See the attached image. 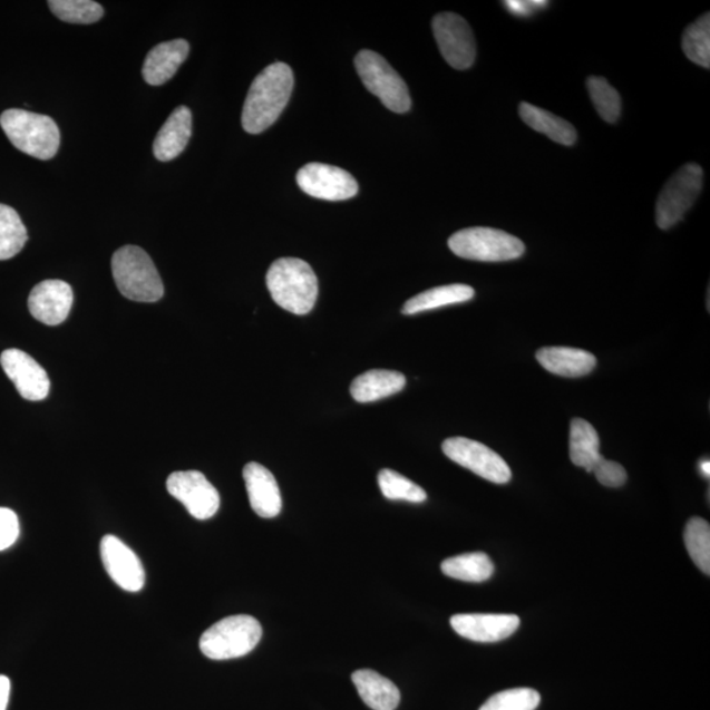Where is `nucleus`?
<instances>
[{
    "instance_id": "23",
    "label": "nucleus",
    "mask_w": 710,
    "mask_h": 710,
    "mask_svg": "<svg viewBox=\"0 0 710 710\" xmlns=\"http://www.w3.org/2000/svg\"><path fill=\"white\" fill-rule=\"evenodd\" d=\"M570 458L575 466L592 473L603 459L597 431L589 421L574 419L570 428Z\"/></svg>"
},
{
    "instance_id": "4",
    "label": "nucleus",
    "mask_w": 710,
    "mask_h": 710,
    "mask_svg": "<svg viewBox=\"0 0 710 710\" xmlns=\"http://www.w3.org/2000/svg\"><path fill=\"white\" fill-rule=\"evenodd\" d=\"M0 127L14 148L28 156L47 161L54 158L60 148V129L47 115L26 109H7L0 116Z\"/></svg>"
},
{
    "instance_id": "7",
    "label": "nucleus",
    "mask_w": 710,
    "mask_h": 710,
    "mask_svg": "<svg viewBox=\"0 0 710 710\" xmlns=\"http://www.w3.org/2000/svg\"><path fill=\"white\" fill-rule=\"evenodd\" d=\"M354 64L366 89L375 94L385 107L397 114H406L411 109L408 87L386 58L364 49L357 55Z\"/></svg>"
},
{
    "instance_id": "20",
    "label": "nucleus",
    "mask_w": 710,
    "mask_h": 710,
    "mask_svg": "<svg viewBox=\"0 0 710 710\" xmlns=\"http://www.w3.org/2000/svg\"><path fill=\"white\" fill-rule=\"evenodd\" d=\"M537 361L552 375L580 378L596 368L597 360L590 351L566 347H551L537 351Z\"/></svg>"
},
{
    "instance_id": "32",
    "label": "nucleus",
    "mask_w": 710,
    "mask_h": 710,
    "mask_svg": "<svg viewBox=\"0 0 710 710\" xmlns=\"http://www.w3.org/2000/svg\"><path fill=\"white\" fill-rule=\"evenodd\" d=\"M587 87L592 104L606 123H616L621 116L622 101L620 94L605 78L591 77Z\"/></svg>"
},
{
    "instance_id": "12",
    "label": "nucleus",
    "mask_w": 710,
    "mask_h": 710,
    "mask_svg": "<svg viewBox=\"0 0 710 710\" xmlns=\"http://www.w3.org/2000/svg\"><path fill=\"white\" fill-rule=\"evenodd\" d=\"M166 488L196 519H208L217 514L220 495L202 473H173L167 478Z\"/></svg>"
},
{
    "instance_id": "10",
    "label": "nucleus",
    "mask_w": 710,
    "mask_h": 710,
    "mask_svg": "<svg viewBox=\"0 0 710 710\" xmlns=\"http://www.w3.org/2000/svg\"><path fill=\"white\" fill-rule=\"evenodd\" d=\"M434 33L439 52L457 70L470 69L477 58L471 27L457 13H438L434 19Z\"/></svg>"
},
{
    "instance_id": "14",
    "label": "nucleus",
    "mask_w": 710,
    "mask_h": 710,
    "mask_svg": "<svg viewBox=\"0 0 710 710\" xmlns=\"http://www.w3.org/2000/svg\"><path fill=\"white\" fill-rule=\"evenodd\" d=\"M100 555L107 574L120 589L128 592H138L144 589L143 563L121 539L111 534L105 536L100 543Z\"/></svg>"
},
{
    "instance_id": "5",
    "label": "nucleus",
    "mask_w": 710,
    "mask_h": 710,
    "mask_svg": "<svg viewBox=\"0 0 710 710\" xmlns=\"http://www.w3.org/2000/svg\"><path fill=\"white\" fill-rule=\"evenodd\" d=\"M261 639L262 626L259 620L239 614L220 620L207 629L202 635L200 646L207 658L226 661L251 653Z\"/></svg>"
},
{
    "instance_id": "35",
    "label": "nucleus",
    "mask_w": 710,
    "mask_h": 710,
    "mask_svg": "<svg viewBox=\"0 0 710 710\" xmlns=\"http://www.w3.org/2000/svg\"><path fill=\"white\" fill-rule=\"evenodd\" d=\"M20 534L18 515L10 508H0V552L17 543Z\"/></svg>"
},
{
    "instance_id": "25",
    "label": "nucleus",
    "mask_w": 710,
    "mask_h": 710,
    "mask_svg": "<svg viewBox=\"0 0 710 710\" xmlns=\"http://www.w3.org/2000/svg\"><path fill=\"white\" fill-rule=\"evenodd\" d=\"M518 111L526 126L552 138L553 142L566 146L576 143L575 128L568 121L561 119V117L545 111L543 108L526 104V101L519 105Z\"/></svg>"
},
{
    "instance_id": "15",
    "label": "nucleus",
    "mask_w": 710,
    "mask_h": 710,
    "mask_svg": "<svg viewBox=\"0 0 710 710\" xmlns=\"http://www.w3.org/2000/svg\"><path fill=\"white\" fill-rule=\"evenodd\" d=\"M72 289L60 280L42 281L28 298V309L40 323L55 327L68 319L72 307Z\"/></svg>"
},
{
    "instance_id": "8",
    "label": "nucleus",
    "mask_w": 710,
    "mask_h": 710,
    "mask_svg": "<svg viewBox=\"0 0 710 710\" xmlns=\"http://www.w3.org/2000/svg\"><path fill=\"white\" fill-rule=\"evenodd\" d=\"M702 183L704 172L698 164H687L672 175L658 197L655 218L659 228L670 230L682 222L697 202Z\"/></svg>"
},
{
    "instance_id": "38",
    "label": "nucleus",
    "mask_w": 710,
    "mask_h": 710,
    "mask_svg": "<svg viewBox=\"0 0 710 710\" xmlns=\"http://www.w3.org/2000/svg\"><path fill=\"white\" fill-rule=\"evenodd\" d=\"M709 466H710L709 460H706V463H702L701 465V470L702 473H704V475H707V477H709L710 475Z\"/></svg>"
},
{
    "instance_id": "30",
    "label": "nucleus",
    "mask_w": 710,
    "mask_h": 710,
    "mask_svg": "<svg viewBox=\"0 0 710 710\" xmlns=\"http://www.w3.org/2000/svg\"><path fill=\"white\" fill-rule=\"evenodd\" d=\"M688 554L702 573L710 574V526L704 518L693 517L685 526Z\"/></svg>"
},
{
    "instance_id": "17",
    "label": "nucleus",
    "mask_w": 710,
    "mask_h": 710,
    "mask_svg": "<svg viewBox=\"0 0 710 710\" xmlns=\"http://www.w3.org/2000/svg\"><path fill=\"white\" fill-rule=\"evenodd\" d=\"M243 475L249 502L255 514L263 518L280 515L282 496L274 475L265 466L255 463L247 464Z\"/></svg>"
},
{
    "instance_id": "37",
    "label": "nucleus",
    "mask_w": 710,
    "mask_h": 710,
    "mask_svg": "<svg viewBox=\"0 0 710 710\" xmlns=\"http://www.w3.org/2000/svg\"><path fill=\"white\" fill-rule=\"evenodd\" d=\"M10 692V679L4 675H0V710H6L7 706H9Z\"/></svg>"
},
{
    "instance_id": "1",
    "label": "nucleus",
    "mask_w": 710,
    "mask_h": 710,
    "mask_svg": "<svg viewBox=\"0 0 710 710\" xmlns=\"http://www.w3.org/2000/svg\"><path fill=\"white\" fill-rule=\"evenodd\" d=\"M294 89V72L288 64L275 62L253 80L243 109V127L260 135L272 127L289 105Z\"/></svg>"
},
{
    "instance_id": "29",
    "label": "nucleus",
    "mask_w": 710,
    "mask_h": 710,
    "mask_svg": "<svg viewBox=\"0 0 710 710\" xmlns=\"http://www.w3.org/2000/svg\"><path fill=\"white\" fill-rule=\"evenodd\" d=\"M50 11L66 23L93 25L104 18V7L93 0H50Z\"/></svg>"
},
{
    "instance_id": "19",
    "label": "nucleus",
    "mask_w": 710,
    "mask_h": 710,
    "mask_svg": "<svg viewBox=\"0 0 710 710\" xmlns=\"http://www.w3.org/2000/svg\"><path fill=\"white\" fill-rule=\"evenodd\" d=\"M192 134V111L185 106L175 108L163 128L159 129L155 144H153V153L161 163H168L186 149Z\"/></svg>"
},
{
    "instance_id": "11",
    "label": "nucleus",
    "mask_w": 710,
    "mask_h": 710,
    "mask_svg": "<svg viewBox=\"0 0 710 710\" xmlns=\"http://www.w3.org/2000/svg\"><path fill=\"white\" fill-rule=\"evenodd\" d=\"M296 182L305 194L329 202L348 201L358 193L353 175L327 164H307L298 172Z\"/></svg>"
},
{
    "instance_id": "6",
    "label": "nucleus",
    "mask_w": 710,
    "mask_h": 710,
    "mask_svg": "<svg viewBox=\"0 0 710 710\" xmlns=\"http://www.w3.org/2000/svg\"><path fill=\"white\" fill-rule=\"evenodd\" d=\"M448 244L458 257L480 262L512 261L525 253L522 240L486 226H475L454 233Z\"/></svg>"
},
{
    "instance_id": "2",
    "label": "nucleus",
    "mask_w": 710,
    "mask_h": 710,
    "mask_svg": "<svg viewBox=\"0 0 710 710\" xmlns=\"http://www.w3.org/2000/svg\"><path fill=\"white\" fill-rule=\"evenodd\" d=\"M266 284L274 302L299 317L310 313L317 304L318 276L310 263L303 260H276L269 269Z\"/></svg>"
},
{
    "instance_id": "21",
    "label": "nucleus",
    "mask_w": 710,
    "mask_h": 710,
    "mask_svg": "<svg viewBox=\"0 0 710 710\" xmlns=\"http://www.w3.org/2000/svg\"><path fill=\"white\" fill-rule=\"evenodd\" d=\"M351 679L364 704L372 710H395L399 707V688L380 673L372 670H358Z\"/></svg>"
},
{
    "instance_id": "31",
    "label": "nucleus",
    "mask_w": 710,
    "mask_h": 710,
    "mask_svg": "<svg viewBox=\"0 0 710 710\" xmlns=\"http://www.w3.org/2000/svg\"><path fill=\"white\" fill-rule=\"evenodd\" d=\"M380 492L388 500H405L409 503H424L427 493L416 483L402 477L401 474L385 468L378 475Z\"/></svg>"
},
{
    "instance_id": "34",
    "label": "nucleus",
    "mask_w": 710,
    "mask_h": 710,
    "mask_svg": "<svg viewBox=\"0 0 710 710\" xmlns=\"http://www.w3.org/2000/svg\"><path fill=\"white\" fill-rule=\"evenodd\" d=\"M599 483L605 487L619 488L624 486L628 480V474L624 467L614 460H607L603 457L596 465L594 471Z\"/></svg>"
},
{
    "instance_id": "33",
    "label": "nucleus",
    "mask_w": 710,
    "mask_h": 710,
    "mask_svg": "<svg viewBox=\"0 0 710 710\" xmlns=\"http://www.w3.org/2000/svg\"><path fill=\"white\" fill-rule=\"evenodd\" d=\"M541 697L531 688H515L489 698L479 710H536Z\"/></svg>"
},
{
    "instance_id": "16",
    "label": "nucleus",
    "mask_w": 710,
    "mask_h": 710,
    "mask_svg": "<svg viewBox=\"0 0 710 710\" xmlns=\"http://www.w3.org/2000/svg\"><path fill=\"white\" fill-rule=\"evenodd\" d=\"M450 624L464 639L474 642H499L509 639L519 626V619L515 614H456Z\"/></svg>"
},
{
    "instance_id": "27",
    "label": "nucleus",
    "mask_w": 710,
    "mask_h": 710,
    "mask_svg": "<svg viewBox=\"0 0 710 710\" xmlns=\"http://www.w3.org/2000/svg\"><path fill=\"white\" fill-rule=\"evenodd\" d=\"M28 241L26 225L17 211L0 204V261H7L21 252Z\"/></svg>"
},
{
    "instance_id": "26",
    "label": "nucleus",
    "mask_w": 710,
    "mask_h": 710,
    "mask_svg": "<svg viewBox=\"0 0 710 710\" xmlns=\"http://www.w3.org/2000/svg\"><path fill=\"white\" fill-rule=\"evenodd\" d=\"M442 573L453 580L482 583L493 576L495 566L485 553H470L453 556L441 565Z\"/></svg>"
},
{
    "instance_id": "9",
    "label": "nucleus",
    "mask_w": 710,
    "mask_h": 710,
    "mask_svg": "<svg viewBox=\"0 0 710 710\" xmlns=\"http://www.w3.org/2000/svg\"><path fill=\"white\" fill-rule=\"evenodd\" d=\"M442 451L453 463L495 485H505L512 479L510 468L499 454L474 439L465 437L445 439Z\"/></svg>"
},
{
    "instance_id": "24",
    "label": "nucleus",
    "mask_w": 710,
    "mask_h": 710,
    "mask_svg": "<svg viewBox=\"0 0 710 710\" xmlns=\"http://www.w3.org/2000/svg\"><path fill=\"white\" fill-rule=\"evenodd\" d=\"M475 296V291L467 284H449L430 289L407 300L402 305V314H416L441 309V307L466 303Z\"/></svg>"
},
{
    "instance_id": "13",
    "label": "nucleus",
    "mask_w": 710,
    "mask_h": 710,
    "mask_svg": "<svg viewBox=\"0 0 710 710\" xmlns=\"http://www.w3.org/2000/svg\"><path fill=\"white\" fill-rule=\"evenodd\" d=\"M0 364L21 398L29 401H40L48 397L50 391L48 372L26 351L4 350L0 356Z\"/></svg>"
},
{
    "instance_id": "22",
    "label": "nucleus",
    "mask_w": 710,
    "mask_h": 710,
    "mask_svg": "<svg viewBox=\"0 0 710 710\" xmlns=\"http://www.w3.org/2000/svg\"><path fill=\"white\" fill-rule=\"evenodd\" d=\"M406 383L407 379L401 372L370 370L353 380L350 393L358 402H372L400 392Z\"/></svg>"
},
{
    "instance_id": "36",
    "label": "nucleus",
    "mask_w": 710,
    "mask_h": 710,
    "mask_svg": "<svg viewBox=\"0 0 710 710\" xmlns=\"http://www.w3.org/2000/svg\"><path fill=\"white\" fill-rule=\"evenodd\" d=\"M547 4L545 0H508L504 3L505 9L522 18L531 17V14L545 9Z\"/></svg>"
},
{
    "instance_id": "28",
    "label": "nucleus",
    "mask_w": 710,
    "mask_h": 710,
    "mask_svg": "<svg viewBox=\"0 0 710 710\" xmlns=\"http://www.w3.org/2000/svg\"><path fill=\"white\" fill-rule=\"evenodd\" d=\"M683 50L688 60L709 69L710 66V14L706 13L688 27L683 35Z\"/></svg>"
},
{
    "instance_id": "18",
    "label": "nucleus",
    "mask_w": 710,
    "mask_h": 710,
    "mask_svg": "<svg viewBox=\"0 0 710 710\" xmlns=\"http://www.w3.org/2000/svg\"><path fill=\"white\" fill-rule=\"evenodd\" d=\"M189 46L186 40H173L158 43L145 58L143 77L146 84L161 86L177 75L181 65L186 61Z\"/></svg>"
},
{
    "instance_id": "3",
    "label": "nucleus",
    "mask_w": 710,
    "mask_h": 710,
    "mask_svg": "<svg viewBox=\"0 0 710 710\" xmlns=\"http://www.w3.org/2000/svg\"><path fill=\"white\" fill-rule=\"evenodd\" d=\"M111 265L117 290L123 296L140 303H156L164 296L163 280L144 249L135 245L117 249Z\"/></svg>"
}]
</instances>
